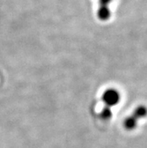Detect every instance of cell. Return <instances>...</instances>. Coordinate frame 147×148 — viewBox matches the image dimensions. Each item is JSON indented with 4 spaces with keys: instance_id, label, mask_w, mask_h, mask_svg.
Segmentation results:
<instances>
[{
    "instance_id": "obj_1",
    "label": "cell",
    "mask_w": 147,
    "mask_h": 148,
    "mask_svg": "<svg viewBox=\"0 0 147 148\" xmlns=\"http://www.w3.org/2000/svg\"><path fill=\"white\" fill-rule=\"evenodd\" d=\"M101 99L104 106L112 108L119 103L121 100V95L116 89L108 88L103 92Z\"/></svg>"
},
{
    "instance_id": "obj_2",
    "label": "cell",
    "mask_w": 147,
    "mask_h": 148,
    "mask_svg": "<svg viewBox=\"0 0 147 148\" xmlns=\"http://www.w3.org/2000/svg\"><path fill=\"white\" fill-rule=\"evenodd\" d=\"M138 120H137V119L131 114V115L127 116L126 118L124 120L123 126H124L125 130H129V131L134 130V129L137 127V126Z\"/></svg>"
},
{
    "instance_id": "obj_3",
    "label": "cell",
    "mask_w": 147,
    "mask_h": 148,
    "mask_svg": "<svg viewBox=\"0 0 147 148\" xmlns=\"http://www.w3.org/2000/svg\"><path fill=\"white\" fill-rule=\"evenodd\" d=\"M110 16H111V11L110 8L98 7L97 11V17L100 21H108L110 18Z\"/></svg>"
},
{
    "instance_id": "obj_4",
    "label": "cell",
    "mask_w": 147,
    "mask_h": 148,
    "mask_svg": "<svg viewBox=\"0 0 147 148\" xmlns=\"http://www.w3.org/2000/svg\"><path fill=\"white\" fill-rule=\"evenodd\" d=\"M132 114L136 117L137 120L144 118L146 114V108L144 105H139L133 111Z\"/></svg>"
},
{
    "instance_id": "obj_5",
    "label": "cell",
    "mask_w": 147,
    "mask_h": 148,
    "mask_svg": "<svg viewBox=\"0 0 147 148\" xmlns=\"http://www.w3.org/2000/svg\"><path fill=\"white\" fill-rule=\"evenodd\" d=\"M112 115H113L112 108H110L109 107H106V106H104V108L101 110V111L100 113L101 118L104 120H110L112 117Z\"/></svg>"
},
{
    "instance_id": "obj_6",
    "label": "cell",
    "mask_w": 147,
    "mask_h": 148,
    "mask_svg": "<svg viewBox=\"0 0 147 148\" xmlns=\"http://www.w3.org/2000/svg\"><path fill=\"white\" fill-rule=\"evenodd\" d=\"M113 0H99L98 7L109 8V5L112 2Z\"/></svg>"
}]
</instances>
